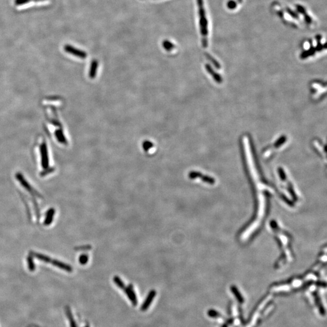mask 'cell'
<instances>
[{
    "label": "cell",
    "mask_w": 327,
    "mask_h": 327,
    "mask_svg": "<svg viewBox=\"0 0 327 327\" xmlns=\"http://www.w3.org/2000/svg\"><path fill=\"white\" fill-rule=\"evenodd\" d=\"M91 248H92V246L90 245H84L82 246H80L78 248H77L76 249L80 250H90Z\"/></svg>",
    "instance_id": "obj_15"
},
{
    "label": "cell",
    "mask_w": 327,
    "mask_h": 327,
    "mask_svg": "<svg viewBox=\"0 0 327 327\" xmlns=\"http://www.w3.org/2000/svg\"><path fill=\"white\" fill-rule=\"evenodd\" d=\"M98 67V62L97 60H93L92 62L90 69L89 70V76L90 79H94L96 77Z\"/></svg>",
    "instance_id": "obj_6"
},
{
    "label": "cell",
    "mask_w": 327,
    "mask_h": 327,
    "mask_svg": "<svg viewBox=\"0 0 327 327\" xmlns=\"http://www.w3.org/2000/svg\"><path fill=\"white\" fill-rule=\"evenodd\" d=\"M89 327V325H87V326H86V327Z\"/></svg>",
    "instance_id": "obj_16"
},
{
    "label": "cell",
    "mask_w": 327,
    "mask_h": 327,
    "mask_svg": "<svg viewBox=\"0 0 327 327\" xmlns=\"http://www.w3.org/2000/svg\"><path fill=\"white\" fill-rule=\"evenodd\" d=\"M124 291H125V294H127V297L130 300V301L132 303V304L134 306H136L137 305L138 301H137L136 295V293L135 292L134 288H133V285L132 284L128 285L127 288H124Z\"/></svg>",
    "instance_id": "obj_2"
},
{
    "label": "cell",
    "mask_w": 327,
    "mask_h": 327,
    "mask_svg": "<svg viewBox=\"0 0 327 327\" xmlns=\"http://www.w3.org/2000/svg\"><path fill=\"white\" fill-rule=\"evenodd\" d=\"M89 261V256L86 254H83L80 256L79 258V262L82 265H85Z\"/></svg>",
    "instance_id": "obj_11"
},
{
    "label": "cell",
    "mask_w": 327,
    "mask_h": 327,
    "mask_svg": "<svg viewBox=\"0 0 327 327\" xmlns=\"http://www.w3.org/2000/svg\"><path fill=\"white\" fill-rule=\"evenodd\" d=\"M205 55H206V56H207V57H208V60H210L212 62H213V64H214V65H215L216 67H218V68L219 67V64H218V62L216 61H215V60L213 59V58L212 57H211L210 55H208V54H207H207H205Z\"/></svg>",
    "instance_id": "obj_14"
},
{
    "label": "cell",
    "mask_w": 327,
    "mask_h": 327,
    "mask_svg": "<svg viewBox=\"0 0 327 327\" xmlns=\"http://www.w3.org/2000/svg\"><path fill=\"white\" fill-rule=\"evenodd\" d=\"M156 294V291L155 290H151L149 292V293H148V294L145 302H144L143 305L141 306V309L142 311H146L147 309V308L150 307V305L151 303L152 302L153 299L155 298Z\"/></svg>",
    "instance_id": "obj_4"
},
{
    "label": "cell",
    "mask_w": 327,
    "mask_h": 327,
    "mask_svg": "<svg viewBox=\"0 0 327 327\" xmlns=\"http://www.w3.org/2000/svg\"><path fill=\"white\" fill-rule=\"evenodd\" d=\"M154 146V144L150 141L145 140L144 141L143 143V148L145 152H148L150 148H152Z\"/></svg>",
    "instance_id": "obj_10"
},
{
    "label": "cell",
    "mask_w": 327,
    "mask_h": 327,
    "mask_svg": "<svg viewBox=\"0 0 327 327\" xmlns=\"http://www.w3.org/2000/svg\"><path fill=\"white\" fill-rule=\"evenodd\" d=\"M199 9V26L201 33L203 36V47H207L208 45L207 37H208V22L205 15L204 1L203 0H197Z\"/></svg>",
    "instance_id": "obj_1"
},
{
    "label": "cell",
    "mask_w": 327,
    "mask_h": 327,
    "mask_svg": "<svg viewBox=\"0 0 327 327\" xmlns=\"http://www.w3.org/2000/svg\"><path fill=\"white\" fill-rule=\"evenodd\" d=\"M286 137L285 136H282V137H281L279 140H278V141L275 143V144H274V147H280L281 144H284L286 142Z\"/></svg>",
    "instance_id": "obj_13"
},
{
    "label": "cell",
    "mask_w": 327,
    "mask_h": 327,
    "mask_svg": "<svg viewBox=\"0 0 327 327\" xmlns=\"http://www.w3.org/2000/svg\"><path fill=\"white\" fill-rule=\"evenodd\" d=\"M113 282L115 283V284L118 286L120 288L124 290L125 288V284L123 282V281L121 279V278L117 276H115L113 278Z\"/></svg>",
    "instance_id": "obj_9"
},
{
    "label": "cell",
    "mask_w": 327,
    "mask_h": 327,
    "mask_svg": "<svg viewBox=\"0 0 327 327\" xmlns=\"http://www.w3.org/2000/svg\"><path fill=\"white\" fill-rule=\"evenodd\" d=\"M55 135L59 142H60L61 143L64 144L67 143L66 138H65L62 130H57L55 132Z\"/></svg>",
    "instance_id": "obj_8"
},
{
    "label": "cell",
    "mask_w": 327,
    "mask_h": 327,
    "mask_svg": "<svg viewBox=\"0 0 327 327\" xmlns=\"http://www.w3.org/2000/svg\"><path fill=\"white\" fill-rule=\"evenodd\" d=\"M205 69H207V70L208 71V72L210 75H212L213 78H214V80H215V81H216L218 82V83H221V82L223 81V79H222L221 77L219 74L215 73V71L213 70V69L210 67V65H208V64L205 65Z\"/></svg>",
    "instance_id": "obj_7"
},
{
    "label": "cell",
    "mask_w": 327,
    "mask_h": 327,
    "mask_svg": "<svg viewBox=\"0 0 327 327\" xmlns=\"http://www.w3.org/2000/svg\"><path fill=\"white\" fill-rule=\"evenodd\" d=\"M41 157H42V166L44 168H47L49 166V157L47 145L43 142L40 146Z\"/></svg>",
    "instance_id": "obj_3"
},
{
    "label": "cell",
    "mask_w": 327,
    "mask_h": 327,
    "mask_svg": "<svg viewBox=\"0 0 327 327\" xmlns=\"http://www.w3.org/2000/svg\"><path fill=\"white\" fill-rule=\"evenodd\" d=\"M65 50L73 55H75L78 57H80V58H81L82 59L84 58H85L87 57V53L82 50H78V49H76L71 46H66L65 47Z\"/></svg>",
    "instance_id": "obj_5"
},
{
    "label": "cell",
    "mask_w": 327,
    "mask_h": 327,
    "mask_svg": "<svg viewBox=\"0 0 327 327\" xmlns=\"http://www.w3.org/2000/svg\"><path fill=\"white\" fill-rule=\"evenodd\" d=\"M163 46L164 49L168 51L171 50L175 47V45L171 43L170 42L168 41H165L163 42Z\"/></svg>",
    "instance_id": "obj_12"
}]
</instances>
